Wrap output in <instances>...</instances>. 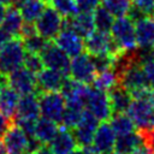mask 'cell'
<instances>
[{
    "instance_id": "29",
    "label": "cell",
    "mask_w": 154,
    "mask_h": 154,
    "mask_svg": "<svg viewBox=\"0 0 154 154\" xmlns=\"http://www.w3.org/2000/svg\"><path fill=\"white\" fill-rule=\"evenodd\" d=\"M94 23H95V29L102 32H111L112 25L114 23V16L105 7V6H97L94 12Z\"/></svg>"
},
{
    "instance_id": "12",
    "label": "cell",
    "mask_w": 154,
    "mask_h": 154,
    "mask_svg": "<svg viewBox=\"0 0 154 154\" xmlns=\"http://www.w3.org/2000/svg\"><path fill=\"white\" fill-rule=\"evenodd\" d=\"M118 84L128 89L130 93L149 87L142 64L137 61H134L132 64H130L123 72L118 75Z\"/></svg>"
},
{
    "instance_id": "36",
    "label": "cell",
    "mask_w": 154,
    "mask_h": 154,
    "mask_svg": "<svg viewBox=\"0 0 154 154\" xmlns=\"http://www.w3.org/2000/svg\"><path fill=\"white\" fill-rule=\"evenodd\" d=\"M113 58L109 54H96V55H91V60L94 63L96 73L100 71H105L107 69H111L113 66Z\"/></svg>"
},
{
    "instance_id": "31",
    "label": "cell",
    "mask_w": 154,
    "mask_h": 154,
    "mask_svg": "<svg viewBox=\"0 0 154 154\" xmlns=\"http://www.w3.org/2000/svg\"><path fill=\"white\" fill-rule=\"evenodd\" d=\"M102 6H105L114 17L128 16L132 1L131 0H102Z\"/></svg>"
},
{
    "instance_id": "34",
    "label": "cell",
    "mask_w": 154,
    "mask_h": 154,
    "mask_svg": "<svg viewBox=\"0 0 154 154\" xmlns=\"http://www.w3.org/2000/svg\"><path fill=\"white\" fill-rule=\"evenodd\" d=\"M23 41V45H24V48L26 52H30V53H41L46 47L47 45L51 42L48 40H46L45 37H42L41 35L38 34H35L30 37H26Z\"/></svg>"
},
{
    "instance_id": "42",
    "label": "cell",
    "mask_w": 154,
    "mask_h": 154,
    "mask_svg": "<svg viewBox=\"0 0 154 154\" xmlns=\"http://www.w3.org/2000/svg\"><path fill=\"white\" fill-rule=\"evenodd\" d=\"M35 34H37L35 23L24 22V24H23V26H22V30H20V34H19V38H20V40H24V38H26V37H30V36L35 35Z\"/></svg>"
},
{
    "instance_id": "28",
    "label": "cell",
    "mask_w": 154,
    "mask_h": 154,
    "mask_svg": "<svg viewBox=\"0 0 154 154\" xmlns=\"http://www.w3.org/2000/svg\"><path fill=\"white\" fill-rule=\"evenodd\" d=\"M109 125L112 126L116 136L130 134L135 131V124L128 113H113L109 118Z\"/></svg>"
},
{
    "instance_id": "5",
    "label": "cell",
    "mask_w": 154,
    "mask_h": 154,
    "mask_svg": "<svg viewBox=\"0 0 154 154\" xmlns=\"http://www.w3.org/2000/svg\"><path fill=\"white\" fill-rule=\"evenodd\" d=\"M84 49L90 55L109 54L112 57H116L120 52H123L117 41L112 37V35H109V32H102L99 30L94 31L85 38Z\"/></svg>"
},
{
    "instance_id": "22",
    "label": "cell",
    "mask_w": 154,
    "mask_h": 154,
    "mask_svg": "<svg viewBox=\"0 0 154 154\" xmlns=\"http://www.w3.org/2000/svg\"><path fill=\"white\" fill-rule=\"evenodd\" d=\"M108 93L111 107L113 113H126L131 101H132V95L131 93L122 87L120 84H117L113 87Z\"/></svg>"
},
{
    "instance_id": "43",
    "label": "cell",
    "mask_w": 154,
    "mask_h": 154,
    "mask_svg": "<svg viewBox=\"0 0 154 154\" xmlns=\"http://www.w3.org/2000/svg\"><path fill=\"white\" fill-rule=\"evenodd\" d=\"M12 38V36L10 35V34H7L5 30H4V28L0 25V48L8 41V40H11Z\"/></svg>"
},
{
    "instance_id": "38",
    "label": "cell",
    "mask_w": 154,
    "mask_h": 154,
    "mask_svg": "<svg viewBox=\"0 0 154 154\" xmlns=\"http://www.w3.org/2000/svg\"><path fill=\"white\" fill-rule=\"evenodd\" d=\"M132 6L142 11L146 16H150L154 12V0H131Z\"/></svg>"
},
{
    "instance_id": "46",
    "label": "cell",
    "mask_w": 154,
    "mask_h": 154,
    "mask_svg": "<svg viewBox=\"0 0 154 154\" xmlns=\"http://www.w3.org/2000/svg\"><path fill=\"white\" fill-rule=\"evenodd\" d=\"M6 11H7L6 5L0 4V24H1V22H2V19H4V17H5V14H6Z\"/></svg>"
},
{
    "instance_id": "51",
    "label": "cell",
    "mask_w": 154,
    "mask_h": 154,
    "mask_svg": "<svg viewBox=\"0 0 154 154\" xmlns=\"http://www.w3.org/2000/svg\"><path fill=\"white\" fill-rule=\"evenodd\" d=\"M153 51H154V46H153Z\"/></svg>"
},
{
    "instance_id": "37",
    "label": "cell",
    "mask_w": 154,
    "mask_h": 154,
    "mask_svg": "<svg viewBox=\"0 0 154 154\" xmlns=\"http://www.w3.org/2000/svg\"><path fill=\"white\" fill-rule=\"evenodd\" d=\"M16 125V119L14 117L4 114L0 112V137L2 138L5 136V134Z\"/></svg>"
},
{
    "instance_id": "41",
    "label": "cell",
    "mask_w": 154,
    "mask_h": 154,
    "mask_svg": "<svg viewBox=\"0 0 154 154\" xmlns=\"http://www.w3.org/2000/svg\"><path fill=\"white\" fill-rule=\"evenodd\" d=\"M148 85L154 89V60H149L142 65Z\"/></svg>"
},
{
    "instance_id": "16",
    "label": "cell",
    "mask_w": 154,
    "mask_h": 154,
    "mask_svg": "<svg viewBox=\"0 0 154 154\" xmlns=\"http://www.w3.org/2000/svg\"><path fill=\"white\" fill-rule=\"evenodd\" d=\"M66 77H67V75H65L58 70L43 67L36 76V78H37V93L60 91Z\"/></svg>"
},
{
    "instance_id": "19",
    "label": "cell",
    "mask_w": 154,
    "mask_h": 154,
    "mask_svg": "<svg viewBox=\"0 0 154 154\" xmlns=\"http://www.w3.org/2000/svg\"><path fill=\"white\" fill-rule=\"evenodd\" d=\"M2 141L7 154H23L26 152L28 136L17 124L5 134Z\"/></svg>"
},
{
    "instance_id": "48",
    "label": "cell",
    "mask_w": 154,
    "mask_h": 154,
    "mask_svg": "<svg viewBox=\"0 0 154 154\" xmlns=\"http://www.w3.org/2000/svg\"><path fill=\"white\" fill-rule=\"evenodd\" d=\"M0 154H7V152H6V147H5L4 141H2L1 137H0Z\"/></svg>"
},
{
    "instance_id": "23",
    "label": "cell",
    "mask_w": 154,
    "mask_h": 154,
    "mask_svg": "<svg viewBox=\"0 0 154 154\" xmlns=\"http://www.w3.org/2000/svg\"><path fill=\"white\" fill-rule=\"evenodd\" d=\"M23 24H24V19L20 14L19 8L14 5H8L6 14H5L0 25L12 37H19Z\"/></svg>"
},
{
    "instance_id": "8",
    "label": "cell",
    "mask_w": 154,
    "mask_h": 154,
    "mask_svg": "<svg viewBox=\"0 0 154 154\" xmlns=\"http://www.w3.org/2000/svg\"><path fill=\"white\" fill-rule=\"evenodd\" d=\"M69 76L72 79L84 84L93 83L96 76V70L91 60V55L88 53H81L73 57L70 64Z\"/></svg>"
},
{
    "instance_id": "14",
    "label": "cell",
    "mask_w": 154,
    "mask_h": 154,
    "mask_svg": "<svg viewBox=\"0 0 154 154\" xmlns=\"http://www.w3.org/2000/svg\"><path fill=\"white\" fill-rule=\"evenodd\" d=\"M76 31L70 28H63L60 32L55 36L54 43L63 49L69 57H76L84 51V42Z\"/></svg>"
},
{
    "instance_id": "39",
    "label": "cell",
    "mask_w": 154,
    "mask_h": 154,
    "mask_svg": "<svg viewBox=\"0 0 154 154\" xmlns=\"http://www.w3.org/2000/svg\"><path fill=\"white\" fill-rule=\"evenodd\" d=\"M78 12H93L101 2V0H75Z\"/></svg>"
},
{
    "instance_id": "30",
    "label": "cell",
    "mask_w": 154,
    "mask_h": 154,
    "mask_svg": "<svg viewBox=\"0 0 154 154\" xmlns=\"http://www.w3.org/2000/svg\"><path fill=\"white\" fill-rule=\"evenodd\" d=\"M117 84H118V77L112 67L97 72L93 81V87L103 91H109Z\"/></svg>"
},
{
    "instance_id": "47",
    "label": "cell",
    "mask_w": 154,
    "mask_h": 154,
    "mask_svg": "<svg viewBox=\"0 0 154 154\" xmlns=\"http://www.w3.org/2000/svg\"><path fill=\"white\" fill-rule=\"evenodd\" d=\"M70 154H87V153H85V150L82 147H76Z\"/></svg>"
},
{
    "instance_id": "35",
    "label": "cell",
    "mask_w": 154,
    "mask_h": 154,
    "mask_svg": "<svg viewBox=\"0 0 154 154\" xmlns=\"http://www.w3.org/2000/svg\"><path fill=\"white\" fill-rule=\"evenodd\" d=\"M28 70H30L31 72H34L35 75L38 73L43 67V61H42V58L38 53H30V52H26L25 54V58H24V64H23Z\"/></svg>"
},
{
    "instance_id": "25",
    "label": "cell",
    "mask_w": 154,
    "mask_h": 154,
    "mask_svg": "<svg viewBox=\"0 0 154 154\" xmlns=\"http://www.w3.org/2000/svg\"><path fill=\"white\" fill-rule=\"evenodd\" d=\"M19 97V94L10 85L0 88V112L11 117H16Z\"/></svg>"
},
{
    "instance_id": "13",
    "label": "cell",
    "mask_w": 154,
    "mask_h": 154,
    "mask_svg": "<svg viewBox=\"0 0 154 154\" xmlns=\"http://www.w3.org/2000/svg\"><path fill=\"white\" fill-rule=\"evenodd\" d=\"M97 125H99V120L88 109H84L81 122L75 129H72V134L76 138L77 146L87 147L91 144Z\"/></svg>"
},
{
    "instance_id": "21",
    "label": "cell",
    "mask_w": 154,
    "mask_h": 154,
    "mask_svg": "<svg viewBox=\"0 0 154 154\" xmlns=\"http://www.w3.org/2000/svg\"><path fill=\"white\" fill-rule=\"evenodd\" d=\"M77 147L76 138L66 128H59L54 138L49 142V148L53 154H70Z\"/></svg>"
},
{
    "instance_id": "45",
    "label": "cell",
    "mask_w": 154,
    "mask_h": 154,
    "mask_svg": "<svg viewBox=\"0 0 154 154\" xmlns=\"http://www.w3.org/2000/svg\"><path fill=\"white\" fill-rule=\"evenodd\" d=\"M32 154H53V152L51 150V148L49 147H47V146H41L35 153H32Z\"/></svg>"
},
{
    "instance_id": "49",
    "label": "cell",
    "mask_w": 154,
    "mask_h": 154,
    "mask_svg": "<svg viewBox=\"0 0 154 154\" xmlns=\"http://www.w3.org/2000/svg\"><path fill=\"white\" fill-rule=\"evenodd\" d=\"M0 4H4L6 6H8V5L12 4V0H0Z\"/></svg>"
},
{
    "instance_id": "10",
    "label": "cell",
    "mask_w": 154,
    "mask_h": 154,
    "mask_svg": "<svg viewBox=\"0 0 154 154\" xmlns=\"http://www.w3.org/2000/svg\"><path fill=\"white\" fill-rule=\"evenodd\" d=\"M89 90L90 88L88 87V84L77 82L71 77H66L60 89V93L64 96L67 106L85 108V102H87Z\"/></svg>"
},
{
    "instance_id": "26",
    "label": "cell",
    "mask_w": 154,
    "mask_h": 154,
    "mask_svg": "<svg viewBox=\"0 0 154 154\" xmlns=\"http://www.w3.org/2000/svg\"><path fill=\"white\" fill-rule=\"evenodd\" d=\"M143 144L142 137L140 132H130L125 135H120L116 137L114 143V153L117 154H130L134 149Z\"/></svg>"
},
{
    "instance_id": "17",
    "label": "cell",
    "mask_w": 154,
    "mask_h": 154,
    "mask_svg": "<svg viewBox=\"0 0 154 154\" xmlns=\"http://www.w3.org/2000/svg\"><path fill=\"white\" fill-rule=\"evenodd\" d=\"M64 28H70L81 37L87 38L95 31V23L91 12H77L72 17L64 18Z\"/></svg>"
},
{
    "instance_id": "18",
    "label": "cell",
    "mask_w": 154,
    "mask_h": 154,
    "mask_svg": "<svg viewBox=\"0 0 154 154\" xmlns=\"http://www.w3.org/2000/svg\"><path fill=\"white\" fill-rule=\"evenodd\" d=\"M40 116V106L37 94L22 95L16 111V120H37Z\"/></svg>"
},
{
    "instance_id": "24",
    "label": "cell",
    "mask_w": 154,
    "mask_h": 154,
    "mask_svg": "<svg viewBox=\"0 0 154 154\" xmlns=\"http://www.w3.org/2000/svg\"><path fill=\"white\" fill-rule=\"evenodd\" d=\"M58 130H59L58 123H55V122H53V120H51L48 118L41 117V118H37V120L35 123L34 136L42 144H47L54 138V136L57 135Z\"/></svg>"
},
{
    "instance_id": "2",
    "label": "cell",
    "mask_w": 154,
    "mask_h": 154,
    "mask_svg": "<svg viewBox=\"0 0 154 154\" xmlns=\"http://www.w3.org/2000/svg\"><path fill=\"white\" fill-rule=\"evenodd\" d=\"M26 51L19 37L8 40L0 48V73L8 75L23 66Z\"/></svg>"
},
{
    "instance_id": "20",
    "label": "cell",
    "mask_w": 154,
    "mask_h": 154,
    "mask_svg": "<svg viewBox=\"0 0 154 154\" xmlns=\"http://www.w3.org/2000/svg\"><path fill=\"white\" fill-rule=\"evenodd\" d=\"M137 47L150 48L154 46V19L146 16L135 22Z\"/></svg>"
},
{
    "instance_id": "33",
    "label": "cell",
    "mask_w": 154,
    "mask_h": 154,
    "mask_svg": "<svg viewBox=\"0 0 154 154\" xmlns=\"http://www.w3.org/2000/svg\"><path fill=\"white\" fill-rule=\"evenodd\" d=\"M47 4L55 8L64 18L72 17L78 12L75 0H48Z\"/></svg>"
},
{
    "instance_id": "50",
    "label": "cell",
    "mask_w": 154,
    "mask_h": 154,
    "mask_svg": "<svg viewBox=\"0 0 154 154\" xmlns=\"http://www.w3.org/2000/svg\"><path fill=\"white\" fill-rule=\"evenodd\" d=\"M23 154H30V153H28V152H25V153H23Z\"/></svg>"
},
{
    "instance_id": "15",
    "label": "cell",
    "mask_w": 154,
    "mask_h": 154,
    "mask_svg": "<svg viewBox=\"0 0 154 154\" xmlns=\"http://www.w3.org/2000/svg\"><path fill=\"white\" fill-rule=\"evenodd\" d=\"M116 137L117 136L109 123L102 122L96 128L91 144L99 154H112L114 152Z\"/></svg>"
},
{
    "instance_id": "52",
    "label": "cell",
    "mask_w": 154,
    "mask_h": 154,
    "mask_svg": "<svg viewBox=\"0 0 154 154\" xmlns=\"http://www.w3.org/2000/svg\"><path fill=\"white\" fill-rule=\"evenodd\" d=\"M112 154H117V153H112Z\"/></svg>"
},
{
    "instance_id": "44",
    "label": "cell",
    "mask_w": 154,
    "mask_h": 154,
    "mask_svg": "<svg viewBox=\"0 0 154 154\" xmlns=\"http://www.w3.org/2000/svg\"><path fill=\"white\" fill-rule=\"evenodd\" d=\"M130 154H150V152L148 150V148L144 144H141L140 147H137L136 149H134Z\"/></svg>"
},
{
    "instance_id": "1",
    "label": "cell",
    "mask_w": 154,
    "mask_h": 154,
    "mask_svg": "<svg viewBox=\"0 0 154 154\" xmlns=\"http://www.w3.org/2000/svg\"><path fill=\"white\" fill-rule=\"evenodd\" d=\"M132 101L126 111L138 131L154 129V89L146 87L131 91Z\"/></svg>"
},
{
    "instance_id": "6",
    "label": "cell",
    "mask_w": 154,
    "mask_h": 154,
    "mask_svg": "<svg viewBox=\"0 0 154 154\" xmlns=\"http://www.w3.org/2000/svg\"><path fill=\"white\" fill-rule=\"evenodd\" d=\"M37 34L48 41H53L64 28V17L52 6L47 5L42 14L35 22Z\"/></svg>"
},
{
    "instance_id": "4",
    "label": "cell",
    "mask_w": 154,
    "mask_h": 154,
    "mask_svg": "<svg viewBox=\"0 0 154 154\" xmlns=\"http://www.w3.org/2000/svg\"><path fill=\"white\" fill-rule=\"evenodd\" d=\"M111 35L123 51H134L137 48L135 22L130 17H117L112 25Z\"/></svg>"
},
{
    "instance_id": "7",
    "label": "cell",
    "mask_w": 154,
    "mask_h": 154,
    "mask_svg": "<svg viewBox=\"0 0 154 154\" xmlns=\"http://www.w3.org/2000/svg\"><path fill=\"white\" fill-rule=\"evenodd\" d=\"M85 109H88L99 122L108 120L113 114L108 93L94 87L90 88L85 102Z\"/></svg>"
},
{
    "instance_id": "27",
    "label": "cell",
    "mask_w": 154,
    "mask_h": 154,
    "mask_svg": "<svg viewBox=\"0 0 154 154\" xmlns=\"http://www.w3.org/2000/svg\"><path fill=\"white\" fill-rule=\"evenodd\" d=\"M47 5L48 4L46 0H25L23 4H20L18 8L24 22L35 23L45 11Z\"/></svg>"
},
{
    "instance_id": "3",
    "label": "cell",
    "mask_w": 154,
    "mask_h": 154,
    "mask_svg": "<svg viewBox=\"0 0 154 154\" xmlns=\"http://www.w3.org/2000/svg\"><path fill=\"white\" fill-rule=\"evenodd\" d=\"M40 113L55 123H61L66 109V101L60 91H42L37 93Z\"/></svg>"
},
{
    "instance_id": "9",
    "label": "cell",
    "mask_w": 154,
    "mask_h": 154,
    "mask_svg": "<svg viewBox=\"0 0 154 154\" xmlns=\"http://www.w3.org/2000/svg\"><path fill=\"white\" fill-rule=\"evenodd\" d=\"M8 85L13 88L19 95L37 94V78L34 72L25 66H20L17 70L7 75Z\"/></svg>"
},
{
    "instance_id": "11",
    "label": "cell",
    "mask_w": 154,
    "mask_h": 154,
    "mask_svg": "<svg viewBox=\"0 0 154 154\" xmlns=\"http://www.w3.org/2000/svg\"><path fill=\"white\" fill-rule=\"evenodd\" d=\"M40 55L42 58L45 67L58 70L65 75H69L70 64H71L70 57L63 49H60L55 43L51 41L47 45V47L40 53Z\"/></svg>"
},
{
    "instance_id": "40",
    "label": "cell",
    "mask_w": 154,
    "mask_h": 154,
    "mask_svg": "<svg viewBox=\"0 0 154 154\" xmlns=\"http://www.w3.org/2000/svg\"><path fill=\"white\" fill-rule=\"evenodd\" d=\"M140 135L142 137L143 144L148 148L150 154H154V129L142 130V131H140Z\"/></svg>"
},
{
    "instance_id": "53",
    "label": "cell",
    "mask_w": 154,
    "mask_h": 154,
    "mask_svg": "<svg viewBox=\"0 0 154 154\" xmlns=\"http://www.w3.org/2000/svg\"><path fill=\"white\" fill-rule=\"evenodd\" d=\"M46 1H48V0H46Z\"/></svg>"
},
{
    "instance_id": "32",
    "label": "cell",
    "mask_w": 154,
    "mask_h": 154,
    "mask_svg": "<svg viewBox=\"0 0 154 154\" xmlns=\"http://www.w3.org/2000/svg\"><path fill=\"white\" fill-rule=\"evenodd\" d=\"M84 109L85 108H79V107L66 105V109H65L63 119H61L63 126L66 129H75L78 125V123L81 122V118L83 116Z\"/></svg>"
}]
</instances>
